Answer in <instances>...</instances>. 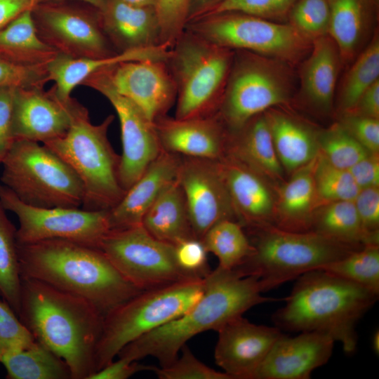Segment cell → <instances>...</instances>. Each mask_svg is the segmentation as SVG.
<instances>
[{
    "mask_svg": "<svg viewBox=\"0 0 379 379\" xmlns=\"http://www.w3.org/2000/svg\"><path fill=\"white\" fill-rule=\"evenodd\" d=\"M16 230L0 201V296L18 316L21 277Z\"/></svg>",
    "mask_w": 379,
    "mask_h": 379,
    "instance_id": "d590c367",
    "label": "cell"
},
{
    "mask_svg": "<svg viewBox=\"0 0 379 379\" xmlns=\"http://www.w3.org/2000/svg\"><path fill=\"white\" fill-rule=\"evenodd\" d=\"M185 29L224 48L290 62L302 57L312 41L291 24L237 12L203 15Z\"/></svg>",
    "mask_w": 379,
    "mask_h": 379,
    "instance_id": "30bf717a",
    "label": "cell"
},
{
    "mask_svg": "<svg viewBox=\"0 0 379 379\" xmlns=\"http://www.w3.org/2000/svg\"><path fill=\"white\" fill-rule=\"evenodd\" d=\"M102 69L112 88L152 123L175 103L176 85L164 60L128 61Z\"/></svg>",
    "mask_w": 379,
    "mask_h": 379,
    "instance_id": "e0dca14e",
    "label": "cell"
},
{
    "mask_svg": "<svg viewBox=\"0 0 379 379\" xmlns=\"http://www.w3.org/2000/svg\"><path fill=\"white\" fill-rule=\"evenodd\" d=\"M83 107L75 99L60 100L53 86L16 88L13 102L12 131L15 140L43 144L62 136Z\"/></svg>",
    "mask_w": 379,
    "mask_h": 379,
    "instance_id": "ac0fdd59",
    "label": "cell"
},
{
    "mask_svg": "<svg viewBox=\"0 0 379 379\" xmlns=\"http://www.w3.org/2000/svg\"><path fill=\"white\" fill-rule=\"evenodd\" d=\"M218 163L239 222L251 228L272 225L276 196L270 182L231 155Z\"/></svg>",
    "mask_w": 379,
    "mask_h": 379,
    "instance_id": "7402d4cb",
    "label": "cell"
},
{
    "mask_svg": "<svg viewBox=\"0 0 379 379\" xmlns=\"http://www.w3.org/2000/svg\"><path fill=\"white\" fill-rule=\"evenodd\" d=\"M99 248L130 283L142 291L197 278L179 267L173 245L156 239L142 225L110 230Z\"/></svg>",
    "mask_w": 379,
    "mask_h": 379,
    "instance_id": "7c38bea8",
    "label": "cell"
},
{
    "mask_svg": "<svg viewBox=\"0 0 379 379\" xmlns=\"http://www.w3.org/2000/svg\"><path fill=\"white\" fill-rule=\"evenodd\" d=\"M222 1L223 0H191L187 22L205 14L210 9Z\"/></svg>",
    "mask_w": 379,
    "mask_h": 379,
    "instance_id": "9f6ffc18",
    "label": "cell"
},
{
    "mask_svg": "<svg viewBox=\"0 0 379 379\" xmlns=\"http://www.w3.org/2000/svg\"><path fill=\"white\" fill-rule=\"evenodd\" d=\"M179 354L169 365L154 366L152 371L160 379H231L225 372L218 371L201 362L187 344Z\"/></svg>",
    "mask_w": 379,
    "mask_h": 379,
    "instance_id": "7bdbcfd3",
    "label": "cell"
},
{
    "mask_svg": "<svg viewBox=\"0 0 379 379\" xmlns=\"http://www.w3.org/2000/svg\"><path fill=\"white\" fill-rule=\"evenodd\" d=\"M226 154L245 164L269 182L279 185L284 181L285 171L275 151L264 113L251 119L237 132L229 133Z\"/></svg>",
    "mask_w": 379,
    "mask_h": 379,
    "instance_id": "4316f807",
    "label": "cell"
},
{
    "mask_svg": "<svg viewBox=\"0 0 379 379\" xmlns=\"http://www.w3.org/2000/svg\"><path fill=\"white\" fill-rule=\"evenodd\" d=\"M127 4L139 6H154L155 0H121Z\"/></svg>",
    "mask_w": 379,
    "mask_h": 379,
    "instance_id": "680465c9",
    "label": "cell"
},
{
    "mask_svg": "<svg viewBox=\"0 0 379 379\" xmlns=\"http://www.w3.org/2000/svg\"><path fill=\"white\" fill-rule=\"evenodd\" d=\"M35 342L11 306L0 299V364L6 354L25 349Z\"/></svg>",
    "mask_w": 379,
    "mask_h": 379,
    "instance_id": "ee69618b",
    "label": "cell"
},
{
    "mask_svg": "<svg viewBox=\"0 0 379 379\" xmlns=\"http://www.w3.org/2000/svg\"><path fill=\"white\" fill-rule=\"evenodd\" d=\"M234 55V51L185 29L166 60L177 88L175 118L217 113Z\"/></svg>",
    "mask_w": 379,
    "mask_h": 379,
    "instance_id": "ba28073f",
    "label": "cell"
},
{
    "mask_svg": "<svg viewBox=\"0 0 379 379\" xmlns=\"http://www.w3.org/2000/svg\"><path fill=\"white\" fill-rule=\"evenodd\" d=\"M170 49L164 45L117 52L109 56L97 58H73L62 54L47 66L48 81H53L55 93L65 102L69 100L76 86L94 72L121 62L142 60H164Z\"/></svg>",
    "mask_w": 379,
    "mask_h": 379,
    "instance_id": "484cf974",
    "label": "cell"
},
{
    "mask_svg": "<svg viewBox=\"0 0 379 379\" xmlns=\"http://www.w3.org/2000/svg\"><path fill=\"white\" fill-rule=\"evenodd\" d=\"M18 317L35 340L68 365L72 379H89L104 315L87 300L45 282L21 278Z\"/></svg>",
    "mask_w": 379,
    "mask_h": 379,
    "instance_id": "6da1fadb",
    "label": "cell"
},
{
    "mask_svg": "<svg viewBox=\"0 0 379 379\" xmlns=\"http://www.w3.org/2000/svg\"><path fill=\"white\" fill-rule=\"evenodd\" d=\"M182 156L161 150L121 199L108 211L110 230L141 225L142 218L164 188L176 179Z\"/></svg>",
    "mask_w": 379,
    "mask_h": 379,
    "instance_id": "603a6c76",
    "label": "cell"
},
{
    "mask_svg": "<svg viewBox=\"0 0 379 379\" xmlns=\"http://www.w3.org/2000/svg\"><path fill=\"white\" fill-rule=\"evenodd\" d=\"M348 171L360 190L379 187V153L369 152Z\"/></svg>",
    "mask_w": 379,
    "mask_h": 379,
    "instance_id": "816d5d0a",
    "label": "cell"
},
{
    "mask_svg": "<svg viewBox=\"0 0 379 379\" xmlns=\"http://www.w3.org/2000/svg\"><path fill=\"white\" fill-rule=\"evenodd\" d=\"M173 246L175 261L184 272L197 278H204L211 272L208 253L201 239L191 237Z\"/></svg>",
    "mask_w": 379,
    "mask_h": 379,
    "instance_id": "bcb514c9",
    "label": "cell"
},
{
    "mask_svg": "<svg viewBox=\"0 0 379 379\" xmlns=\"http://www.w3.org/2000/svg\"><path fill=\"white\" fill-rule=\"evenodd\" d=\"M290 16L291 24L312 41L328 34V0H298L290 11Z\"/></svg>",
    "mask_w": 379,
    "mask_h": 379,
    "instance_id": "60d3db41",
    "label": "cell"
},
{
    "mask_svg": "<svg viewBox=\"0 0 379 379\" xmlns=\"http://www.w3.org/2000/svg\"><path fill=\"white\" fill-rule=\"evenodd\" d=\"M114 119L110 114L102 123L93 124L83 106L62 136L44 143L81 180L84 190L82 209L109 211L126 192L119 180L120 155L107 138Z\"/></svg>",
    "mask_w": 379,
    "mask_h": 379,
    "instance_id": "8992f818",
    "label": "cell"
},
{
    "mask_svg": "<svg viewBox=\"0 0 379 379\" xmlns=\"http://www.w3.org/2000/svg\"><path fill=\"white\" fill-rule=\"evenodd\" d=\"M58 53L39 36L31 10L25 11L0 29V58L27 67H46Z\"/></svg>",
    "mask_w": 379,
    "mask_h": 379,
    "instance_id": "4dcf8cb0",
    "label": "cell"
},
{
    "mask_svg": "<svg viewBox=\"0 0 379 379\" xmlns=\"http://www.w3.org/2000/svg\"><path fill=\"white\" fill-rule=\"evenodd\" d=\"M319 152L333 166L349 169L369 153L339 123L317 133Z\"/></svg>",
    "mask_w": 379,
    "mask_h": 379,
    "instance_id": "ab89813d",
    "label": "cell"
},
{
    "mask_svg": "<svg viewBox=\"0 0 379 379\" xmlns=\"http://www.w3.org/2000/svg\"><path fill=\"white\" fill-rule=\"evenodd\" d=\"M154 124L164 151L211 160L226 154L229 132L217 113L184 119L166 115Z\"/></svg>",
    "mask_w": 379,
    "mask_h": 379,
    "instance_id": "44dd1931",
    "label": "cell"
},
{
    "mask_svg": "<svg viewBox=\"0 0 379 379\" xmlns=\"http://www.w3.org/2000/svg\"><path fill=\"white\" fill-rule=\"evenodd\" d=\"M239 222L226 219L211 227L201 241L208 253L218 259V266L233 270L253 252V247Z\"/></svg>",
    "mask_w": 379,
    "mask_h": 379,
    "instance_id": "e575fe53",
    "label": "cell"
},
{
    "mask_svg": "<svg viewBox=\"0 0 379 379\" xmlns=\"http://www.w3.org/2000/svg\"><path fill=\"white\" fill-rule=\"evenodd\" d=\"M310 231L350 245L378 244L363 229L354 201L320 206L314 215Z\"/></svg>",
    "mask_w": 379,
    "mask_h": 379,
    "instance_id": "d6a6232c",
    "label": "cell"
},
{
    "mask_svg": "<svg viewBox=\"0 0 379 379\" xmlns=\"http://www.w3.org/2000/svg\"><path fill=\"white\" fill-rule=\"evenodd\" d=\"M0 201L6 211L13 213L18 220V244L65 239L99 248L110 230L108 211L34 207L20 201L4 185H0Z\"/></svg>",
    "mask_w": 379,
    "mask_h": 379,
    "instance_id": "5bb4252c",
    "label": "cell"
},
{
    "mask_svg": "<svg viewBox=\"0 0 379 379\" xmlns=\"http://www.w3.org/2000/svg\"><path fill=\"white\" fill-rule=\"evenodd\" d=\"M39 36L59 54L97 58L117 53L101 26L99 10L74 1L36 4L31 10Z\"/></svg>",
    "mask_w": 379,
    "mask_h": 379,
    "instance_id": "4fadbf2b",
    "label": "cell"
},
{
    "mask_svg": "<svg viewBox=\"0 0 379 379\" xmlns=\"http://www.w3.org/2000/svg\"><path fill=\"white\" fill-rule=\"evenodd\" d=\"M262 293L256 277L242 276L218 265L205 277L204 292L190 309L126 345L117 357L133 361L152 357L161 367L166 366L197 335L211 330L217 332L254 306L279 300Z\"/></svg>",
    "mask_w": 379,
    "mask_h": 379,
    "instance_id": "7a4b0ae2",
    "label": "cell"
},
{
    "mask_svg": "<svg viewBox=\"0 0 379 379\" xmlns=\"http://www.w3.org/2000/svg\"><path fill=\"white\" fill-rule=\"evenodd\" d=\"M191 0H155L160 44L171 48L185 31Z\"/></svg>",
    "mask_w": 379,
    "mask_h": 379,
    "instance_id": "b9f144b4",
    "label": "cell"
},
{
    "mask_svg": "<svg viewBox=\"0 0 379 379\" xmlns=\"http://www.w3.org/2000/svg\"><path fill=\"white\" fill-rule=\"evenodd\" d=\"M372 347L376 354L379 353V331H375L372 338Z\"/></svg>",
    "mask_w": 379,
    "mask_h": 379,
    "instance_id": "91938a15",
    "label": "cell"
},
{
    "mask_svg": "<svg viewBox=\"0 0 379 379\" xmlns=\"http://www.w3.org/2000/svg\"><path fill=\"white\" fill-rule=\"evenodd\" d=\"M81 84L105 96L118 116L122 144L119 180L126 191L162 150L154 124L132 102L112 88L102 69L88 77Z\"/></svg>",
    "mask_w": 379,
    "mask_h": 379,
    "instance_id": "9a60e30c",
    "label": "cell"
},
{
    "mask_svg": "<svg viewBox=\"0 0 379 379\" xmlns=\"http://www.w3.org/2000/svg\"><path fill=\"white\" fill-rule=\"evenodd\" d=\"M1 364L8 379H72L67 363L36 340L25 349L6 354Z\"/></svg>",
    "mask_w": 379,
    "mask_h": 379,
    "instance_id": "836d02e7",
    "label": "cell"
},
{
    "mask_svg": "<svg viewBox=\"0 0 379 379\" xmlns=\"http://www.w3.org/2000/svg\"><path fill=\"white\" fill-rule=\"evenodd\" d=\"M314 182L320 206L334 201H354L360 190L347 169L333 166L319 152Z\"/></svg>",
    "mask_w": 379,
    "mask_h": 379,
    "instance_id": "f35d334b",
    "label": "cell"
},
{
    "mask_svg": "<svg viewBox=\"0 0 379 379\" xmlns=\"http://www.w3.org/2000/svg\"><path fill=\"white\" fill-rule=\"evenodd\" d=\"M334 340L315 331L282 334L276 341L253 379H309L332 356Z\"/></svg>",
    "mask_w": 379,
    "mask_h": 379,
    "instance_id": "ffe728a7",
    "label": "cell"
},
{
    "mask_svg": "<svg viewBox=\"0 0 379 379\" xmlns=\"http://www.w3.org/2000/svg\"><path fill=\"white\" fill-rule=\"evenodd\" d=\"M251 229L253 252L233 270L242 276L256 277L263 293L364 246L339 242L313 231L293 232L273 225Z\"/></svg>",
    "mask_w": 379,
    "mask_h": 379,
    "instance_id": "5b68a950",
    "label": "cell"
},
{
    "mask_svg": "<svg viewBox=\"0 0 379 379\" xmlns=\"http://www.w3.org/2000/svg\"><path fill=\"white\" fill-rule=\"evenodd\" d=\"M321 269L379 295V245H365Z\"/></svg>",
    "mask_w": 379,
    "mask_h": 379,
    "instance_id": "8d00e7d4",
    "label": "cell"
},
{
    "mask_svg": "<svg viewBox=\"0 0 379 379\" xmlns=\"http://www.w3.org/2000/svg\"><path fill=\"white\" fill-rule=\"evenodd\" d=\"M285 305L272 315L281 331H315L340 343L347 354L358 343L357 326L378 295L321 269L298 277Z\"/></svg>",
    "mask_w": 379,
    "mask_h": 379,
    "instance_id": "277c9868",
    "label": "cell"
},
{
    "mask_svg": "<svg viewBox=\"0 0 379 379\" xmlns=\"http://www.w3.org/2000/svg\"><path fill=\"white\" fill-rule=\"evenodd\" d=\"M217 332L215 361L231 379H253L283 334L275 326L258 325L243 315L230 321Z\"/></svg>",
    "mask_w": 379,
    "mask_h": 379,
    "instance_id": "d6986e66",
    "label": "cell"
},
{
    "mask_svg": "<svg viewBox=\"0 0 379 379\" xmlns=\"http://www.w3.org/2000/svg\"><path fill=\"white\" fill-rule=\"evenodd\" d=\"M177 179L185 195L195 238L201 240L221 220L239 222L218 160L182 157Z\"/></svg>",
    "mask_w": 379,
    "mask_h": 379,
    "instance_id": "2e32d148",
    "label": "cell"
},
{
    "mask_svg": "<svg viewBox=\"0 0 379 379\" xmlns=\"http://www.w3.org/2000/svg\"><path fill=\"white\" fill-rule=\"evenodd\" d=\"M264 114L284 171L293 173L318 155V133L281 112L267 110Z\"/></svg>",
    "mask_w": 379,
    "mask_h": 379,
    "instance_id": "f1b7e54d",
    "label": "cell"
},
{
    "mask_svg": "<svg viewBox=\"0 0 379 379\" xmlns=\"http://www.w3.org/2000/svg\"><path fill=\"white\" fill-rule=\"evenodd\" d=\"M141 225L156 239L172 245L194 237L185 195L177 178L149 207Z\"/></svg>",
    "mask_w": 379,
    "mask_h": 379,
    "instance_id": "f546056e",
    "label": "cell"
},
{
    "mask_svg": "<svg viewBox=\"0 0 379 379\" xmlns=\"http://www.w3.org/2000/svg\"><path fill=\"white\" fill-rule=\"evenodd\" d=\"M311 48L302 69L301 88L313 107L326 112L333 105L341 58L328 34L314 39Z\"/></svg>",
    "mask_w": 379,
    "mask_h": 379,
    "instance_id": "83f0119b",
    "label": "cell"
},
{
    "mask_svg": "<svg viewBox=\"0 0 379 379\" xmlns=\"http://www.w3.org/2000/svg\"><path fill=\"white\" fill-rule=\"evenodd\" d=\"M47 66L22 67L0 58V88L43 87L48 81Z\"/></svg>",
    "mask_w": 379,
    "mask_h": 379,
    "instance_id": "7dc6e473",
    "label": "cell"
},
{
    "mask_svg": "<svg viewBox=\"0 0 379 379\" xmlns=\"http://www.w3.org/2000/svg\"><path fill=\"white\" fill-rule=\"evenodd\" d=\"M265 57L234 51V58L217 114L229 133L253 117L285 103L289 96L286 75Z\"/></svg>",
    "mask_w": 379,
    "mask_h": 379,
    "instance_id": "8fae6325",
    "label": "cell"
},
{
    "mask_svg": "<svg viewBox=\"0 0 379 379\" xmlns=\"http://www.w3.org/2000/svg\"><path fill=\"white\" fill-rule=\"evenodd\" d=\"M1 164L2 185L22 202L39 208H80L82 182L58 155L39 142L15 140Z\"/></svg>",
    "mask_w": 379,
    "mask_h": 379,
    "instance_id": "9c48e42d",
    "label": "cell"
},
{
    "mask_svg": "<svg viewBox=\"0 0 379 379\" xmlns=\"http://www.w3.org/2000/svg\"><path fill=\"white\" fill-rule=\"evenodd\" d=\"M355 208L366 233L379 241V187L361 189L354 199Z\"/></svg>",
    "mask_w": 379,
    "mask_h": 379,
    "instance_id": "681fc988",
    "label": "cell"
},
{
    "mask_svg": "<svg viewBox=\"0 0 379 379\" xmlns=\"http://www.w3.org/2000/svg\"><path fill=\"white\" fill-rule=\"evenodd\" d=\"M328 34L336 44L341 59L350 60L368 28V0H328Z\"/></svg>",
    "mask_w": 379,
    "mask_h": 379,
    "instance_id": "1f68e13d",
    "label": "cell"
},
{
    "mask_svg": "<svg viewBox=\"0 0 379 379\" xmlns=\"http://www.w3.org/2000/svg\"><path fill=\"white\" fill-rule=\"evenodd\" d=\"M368 152L379 153V119L343 112L339 122Z\"/></svg>",
    "mask_w": 379,
    "mask_h": 379,
    "instance_id": "c3c4849f",
    "label": "cell"
},
{
    "mask_svg": "<svg viewBox=\"0 0 379 379\" xmlns=\"http://www.w3.org/2000/svg\"><path fill=\"white\" fill-rule=\"evenodd\" d=\"M99 13L103 32L117 51L161 45L154 6L107 0Z\"/></svg>",
    "mask_w": 379,
    "mask_h": 379,
    "instance_id": "cb8c5ba5",
    "label": "cell"
},
{
    "mask_svg": "<svg viewBox=\"0 0 379 379\" xmlns=\"http://www.w3.org/2000/svg\"><path fill=\"white\" fill-rule=\"evenodd\" d=\"M350 112L379 119V80L361 94L354 107Z\"/></svg>",
    "mask_w": 379,
    "mask_h": 379,
    "instance_id": "db71d44e",
    "label": "cell"
},
{
    "mask_svg": "<svg viewBox=\"0 0 379 379\" xmlns=\"http://www.w3.org/2000/svg\"><path fill=\"white\" fill-rule=\"evenodd\" d=\"M379 78V41L374 37L345 76L340 92V107L351 111L361 94Z\"/></svg>",
    "mask_w": 379,
    "mask_h": 379,
    "instance_id": "74e56055",
    "label": "cell"
},
{
    "mask_svg": "<svg viewBox=\"0 0 379 379\" xmlns=\"http://www.w3.org/2000/svg\"><path fill=\"white\" fill-rule=\"evenodd\" d=\"M37 3L38 0H0V29Z\"/></svg>",
    "mask_w": 379,
    "mask_h": 379,
    "instance_id": "11a10c76",
    "label": "cell"
},
{
    "mask_svg": "<svg viewBox=\"0 0 379 379\" xmlns=\"http://www.w3.org/2000/svg\"><path fill=\"white\" fill-rule=\"evenodd\" d=\"M154 366L140 364L138 361H131L118 357L100 370L95 372L89 379H127L142 371H152Z\"/></svg>",
    "mask_w": 379,
    "mask_h": 379,
    "instance_id": "f5cc1de1",
    "label": "cell"
},
{
    "mask_svg": "<svg viewBox=\"0 0 379 379\" xmlns=\"http://www.w3.org/2000/svg\"><path fill=\"white\" fill-rule=\"evenodd\" d=\"M21 278L36 279L92 303L104 316L141 292L97 247L65 239L18 244Z\"/></svg>",
    "mask_w": 379,
    "mask_h": 379,
    "instance_id": "3957f363",
    "label": "cell"
},
{
    "mask_svg": "<svg viewBox=\"0 0 379 379\" xmlns=\"http://www.w3.org/2000/svg\"><path fill=\"white\" fill-rule=\"evenodd\" d=\"M50 1H74L87 4L93 7L100 10L105 5L107 0H38V2Z\"/></svg>",
    "mask_w": 379,
    "mask_h": 379,
    "instance_id": "6f0895ef",
    "label": "cell"
},
{
    "mask_svg": "<svg viewBox=\"0 0 379 379\" xmlns=\"http://www.w3.org/2000/svg\"><path fill=\"white\" fill-rule=\"evenodd\" d=\"M317 156L278 185L274 226L293 232L310 231L314 215L320 207L314 182Z\"/></svg>",
    "mask_w": 379,
    "mask_h": 379,
    "instance_id": "d4e9b609",
    "label": "cell"
},
{
    "mask_svg": "<svg viewBox=\"0 0 379 379\" xmlns=\"http://www.w3.org/2000/svg\"><path fill=\"white\" fill-rule=\"evenodd\" d=\"M15 88H0V164L15 142L12 131V116Z\"/></svg>",
    "mask_w": 379,
    "mask_h": 379,
    "instance_id": "f907efd6",
    "label": "cell"
},
{
    "mask_svg": "<svg viewBox=\"0 0 379 379\" xmlns=\"http://www.w3.org/2000/svg\"><path fill=\"white\" fill-rule=\"evenodd\" d=\"M204 278L142 291L104 316L95 354V372L128 344L184 314L201 296Z\"/></svg>",
    "mask_w": 379,
    "mask_h": 379,
    "instance_id": "52a82bcc",
    "label": "cell"
},
{
    "mask_svg": "<svg viewBox=\"0 0 379 379\" xmlns=\"http://www.w3.org/2000/svg\"><path fill=\"white\" fill-rule=\"evenodd\" d=\"M297 1L223 0L201 16L221 13L237 12L267 20L279 18L290 12Z\"/></svg>",
    "mask_w": 379,
    "mask_h": 379,
    "instance_id": "f6af8a7d",
    "label": "cell"
}]
</instances>
